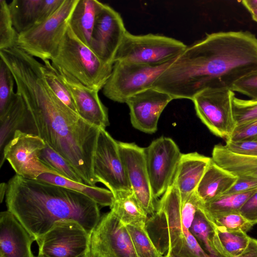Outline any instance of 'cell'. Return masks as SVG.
I'll list each match as a JSON object with an SVG mask.
<instances>
[{
	"label": "cell",
	"instance_id": "1",
	"mask_svg": "<svg viewBox=\"0 0 257 257\" xmlns=\"http://www.w3.org/2000/svg\"><path fill=\"white\" fill-rule=\"evenodd\" d=\"M42 65L27 53L8 64L17 92L27 107L20 130L40 137L71 165L84 184L95 186L98 181L93 158L100 128L87 122L55 96L45 81Z\"/></svg>",
	"mask_w": 257,
	"mask_h": 257
},
{
	"label": "cell",
	"instance_id": "2",
	"mask_svg": "<svg viewBox=\"0 0 257 257\" xmlns=\"http://www.w3.org/2000/svg\"><path fill=\"white\" fill-rule=\"evenodd\" d=\"M257 72V37L249 31L207 34L182 52L153 87L173 99H189L208 87L228 88Z\"/></svg>",
	"mask_w": 257,
	"mask_h": 257
},
{
	"label": "cell",
	"instance_id": "3",
	"mask_svg": "<svg viewBox=\"0 0 257 257\" xmlns=\"http://www.w3.org/2000/svg\"><path fill=\"white\" fill-rule=\"evenodd\" d=\"M6 203L36 240L55 222H78L91 234L101 216L98 205L77 191L17 174L7 183Z\"/></svg>",
	"mask_w": 257,
	"mask_h": 257
},
{
	"label": "cell",
	"instance_id": "4",
	"mask_svg": "<svg viewBox=\"0 0 257 257\" xmlns=\"http://www.w3.org/2000/svg\"><path fill=\"white\" fill-rule=\"evenodd\" d=\"M201 205L195 192L183 199L172 183L148 218L146 228L155 245L164 256L188 251L186 239Z\"/></svg>",
	"mask_w": 257,
	"mask_h": 257
},
{
	"label": "cell",
	"instance_id": "5",
	"mask_svg": "<svg viewBox=\"0 0 257 257\" xmlns=\"http://www.w3.org/2000/svg\"><path fill=\"white\" fill-rule=\"evenodd\" d=\"M51 60L55 68L65 70L86 87L97 91L103 88L113 67L82 43L69 26Z\"/></svg>",
	"mask_w": 257,
	"mask_h": 257
},
{
	"label": "cell",
	"instance_id": "6",
	"mask_svg": "<svg viewBox=\"0 0 257 257\" xmlns=\"http://www.w3.org/2000/svg\"><path fill=\"white\" fill-rule=\"evenodd\" d=\"M187 46L175 39L154 34L136 35L127 31L114 63L123 61L148 65H161L177 58Z\"/></svg>",
	"mask_w": 257,
	"mask_h": 257
},
{
	"label": "cell",
	"instance_id": "7",
	"mask_svg": "<svg viewBox=\"0 0 257 257\" xmlns=\"http://www.w3.org/2000/svg\"><path fill=\"white\" fill-rule=\"evenodd\" d=\"M78 0H64L59 9L41 24L19 34L17 45L31 56L49 60L57 51L68 27L71 14Z\"/></svg>",
	"mask_w": 257,
	"mask_h": 257
},
{
	"label": "cell",
	"instance_id": "8",
	"mask_svg": "<svg viewBox=\"0 0 257 257\" xmlns=\"http://www.w3.org/2000/svg\"><path fill=\"white\" fill-rule=\"evenodd\" d=\"M174 60L158 65L116 61L102 88L103 94L113 101L125 103L130 97L152 88L156 80Z\"/></svg>",
	"mask_w": 257,
	"mask_h": 257
},
{
	"label": "cell",
	"instance_id": "9",
	"mask_svg": "<svg viewBox=\"0 0 257 257\" xmlns=\"http://www.w3.org/2000/svg\"><path fill=\"white\" fill-rule=\"evenodd\" d=\"M235 93L230 88L208 87L192 99L197 116L214 135L227 140L236 127Z\"/></svg>",
	"mask_w": 257,
	"mask_h": 257
},
{
	"label": "cell",
	"instance_id": "10",
	"mask_svg": "<svg viewBox=\"0 0 257 257\" xmlns=\"http://www.w3.org/2000/svg\"><path fill=\"white\" fill-rule=\"evenodd\" d=\"M46 143L37 135L17 130L1 154V167L7 160L16 174L29 179H37L45 173L60 176L40 160Z\"/></svg>",
	"mask_w": 257,
	"mask_h": 257
},
{
	"label": "cell",
	"instance_id": "11",
	"mask_svg": "<svg viewBox=\"0 0 257 257\" xmlns=\"http://www.w3.org/2000/svg\"><path fill=\"white\" fill-rule=\"evenodd\" d=\"M36 241L42 257H82L90 251V234L72 219L56 221Z\"/></svg>",
	"mask_w": 257,
	"mask_h": 257
},
{
	"label": "cell",
	"instance_id": "12",
	"mask_svg": "<svg viewBox=\"0 0 257 257\" xmlns=\"http://www.w3.org/2000/svg\"><path fill=\"white\" fill-rule=\"evenodd\" d=\"M93 173L98 182L113 194L133 192L115 141L104 128H100L93 158Z\"/></svg>",
	"mask_w": 257,
	"mask_h": 257
},
{
	"label": "cell",
	"instance_id": "13",
	"mask_svg": "<svg viewBox=\"0 0 257 257\" xmlns=\"http://www.w3.org/2000/svg\"><path fill=\"white\" fill-rule=\"evenodd\" d=\"M90 251L92 257H138L126 226L111 211L92 230Z\"/></svg>",
	"mask_w": 257,
	"mask_h": 257
},
{
	"label": "cell",
	"instance_id": "14",
	"mask_svg": "<svg viewBox=\"0 0 257 257\" xmlns=\"http://www.w3.org/2000/svg\"><path fill=\"white\" fill-rule=\"evenodd\" d=\"M145 154L152 192L156 199L172 184L182 154L172 139L164 137L145 148Z\"/></svg>",
	"mask_w": 257,
	"mask_h": 257
},
{
	"label": "cell",
	"instance_id": "15",
	"mask_svg": "<svg viewBox=\"0 0 257 257\" xmlns=\"http://www.w3.org/2000/svg\"><path fill=\"white\" fill-rule=\"evenodd\" d=\"M126 30L120 14L102 4L95 19L90 48L105 63L113 65Z\"/></svg>",
	"mask_w": 257,
	"mask_h": 257
},
{
	"label": "cell",
	"instance_id": "16",
	"mask_svg": "<svg viewBox=\"0 0 257 257\" xmlns=\"http://www.w3.org/2000/svg\"><path fill=\"white\" fill-rule=\"evenodd\" d=\"M119 153L132 191L148 215L156 211L157 204L147 171L145 148L134 143L118 142Z\"/></svg>",
	"mask_w": 257,
	"mask_h": 257
},
{
	"label": "cell",
	"instance_id": "17",
	"mask_svg": "<svg viewBox=\"0 0 257 257\" xmlns=\"http://www.w3.org/2000/svg\"><path fill=\"white\" fill-rule=\"evenodd\" d=\"M172 100L169 94L153 87L130 97L125 103L132 125L145 133H155L161 113Z\"/></svg>",
	"mask_w": 257,
	"mask_h": 257
},
{
	"label": "cell",
	"instance_id": "18",
	"mask_svg": "<svg viewBox=\"0 0 257 257\" xmlns=\"http://www.w3.org/2000/svg\"><path fill=\"white\" fill-rule=\"evenodd\" d=\"M56 69L71 93L78 114L89 123L105 129L109 124L108 109L99 98V91L86 87L65 70Z\"/></svg>",
	"mask_w": 257,
	"mask_h": 257
},
{
	"label": "cell",
	"instance_id": "19",
	"mask_svg": "<svg viewBox=\"0 0 257 257\" xmlns=\"http://www.w3.org/2000/svg\"><path fill=\"white\" fill-rule=\"evenodd\" d=\"M35 237L9 210L0 213V257H35Z\"/></svg>",
	"mask_w": 257,
	"mask_h": 257
},
{
	"label": "cell",
	"instance_id": "20",
	"mask_svg": "<svg viewBox=\"0 0 257 257\" xmlns=\"http://www.w3.org/2000/svg\"><path fill=\"white\" fill-rule=\"evenodd\" d=\"M64 0H13L9 7L13 26L18 34L41 24L51 16Z\"/></svg>",
	"mask_w": 257,
	"mask_h": 257
},
{
	"label": "cell",
	"instance_id": "21",
	"mask_svg": "<svg viewBox=\"0 0 257 257\" xmlns=\"http://www.w3.org/2000/svg\"><path fill=\"white\" fill-rule=\"evenodd\" d=\"M211 160L197 152L182 154L172 182L181 199L195 192Z\"/></svg>",
	"mask_w": 257,
	"mask_h": 257
},
{
	"label": "cell",
	"instance_id": "22",
	"mask_svg": "<svg viewBox=\"0 0 257 257\" xmlns=\"http://www.w3.org/2000/svg\"><path fill=\"white\" fill-rule=\"evenodd\" d=\"M237 177L221 168L212 160L207 167L195 191L201 204L224 194L234 184Z\"/></svg>",
	"mask_w": 257,
	"mask_h": 257
},
{
	"label": "cell",
	"instance_id": "23",
	"mask_svg": "<svg viewBox=\"0 0 257 257\" xmlns=\"http://www.w3.org/2000/svg\"><path fill=\"white\" fill-rule=\"evenodd\" d=\"M102 4L97 0H78L69 21L73 34L89 48L96 17Z\"/></svg>",
	"mask_w": 257,
	"mask_h": 257
},
{
	"label": "cell",
	"instance_id": "24",
	"mask_svg": "<svg viewBox=\"0 0 257 257\" xmlns=\"http://www.w3.org/2000/svg\"><path fill=\"white\" fill-rule=\"evenodd\" d=\"M212 161L217 165L237 176L257 177V157L233 153L221 144L214 146Z\"/></svg>",
	"mask_w": 257,
	"mask_h": 257
},
{
	"label": "cell",
	"instance_id": "25",
	"mask_svg": "<svg viewBox=\"0 0 257 257\" xmlns=\"http://www.w3.org/2000/svg\"><path fill=\"white\" fill-rule=\"evenodd\" d=\"M114 200L110 208L125 225L146 224L148 215L141 206L133 192H118L113 194Z\"/></svg>",
	"mask_w": 257,
	"mask_h": 257
},
{
	"label": "cell",
	"instance_id": "26",
	"mask_svg": "<svg viewBox=\"0 0 257 257\" xmlns=\"http://www.w3.org/2000/svg\"><path fill=\"white\" fill-rule=\"evenodd\" d=\"M37 179L79 192L102 206L111 207L114 200L113 193L109 189L73 181L52 173H43Z\"/></svg>",
	"mask_w": 257,
	"mask_h": 257
},
{
	"label": "cell",
	"instance_id": "27",
	"mask_svg": "<svg viewBox=\"0 0 257 257\" xmlns=\"http://www.w3.org/2000/svg\"><path fill=\"white\" fill-rule=\"evenodd\" d=\"M27 114V107L22 97L16 92L8 108L0 115V151L2 153L6 145L15 132L20 130Z\"/></svg>",
	"mask_w": 257,
	"mask_h": 257
},
{
	"label": "cell",
	"instance_id": "28",
	"mask_svg": "<svg viewBox=\"0 0 257 257\" xmlns=\"http://www.w3.org/2000/svg\"><path fill=\"white\" fill-rule=\"evenodd\" d=\"M213 226V244L219 257H236L247 247L251 237L246 233Z\"/></svg>",
	"mask_w": 257,
	"mask_h": 257
},
{
	"label": "cell",
	"instance_id": "29",
	"mask_svg": "<svg viewBox=\"0 0 257 257\" xmlns=\"http://www.w3.org/2000/svg\"><path fill=\"white\" fill-rule=\"evenodd\" d=\"M256 190L242 193L225 194L208 203L201 204L200 207L205 213L210 217L239 211L248 198Z\"/></svg>",
	"mask_w": 257,
	"mask_h": 257
},
{
	"label": "cell",
	"instance_id": "30",
	"mask_svg": "<svg viewBox=\"0 0 257 257\" xmlns=\"http://www.w3.org/2000/svg\"><path fill=\"white\" fill-rule=\"evenodd\" d=\"M190 231L207 254L211 257H219L213 244L214 226L200 206L196 213Z\"/></svg>",
	"mask_w": 257,
	"mask_h": 257
},
{
	"label": "cell",
	"instance_id": "31",
	"mask_svg": "<svg viewBox=\"0 0 257 257\" xmlns=\"http://www.w3.org/2000/svg\"><path fill=\"white\" fill-rule=\"evenodd\" d=\"M43 62L41 69L45 81L50 89L64 104L77 113L71 93L60 78L57 70L52 65L49 60H46Z\"/></svg>",
	"mask_w": 257,
	"mask_h": 257
},
{
	"label": "cell",
	"instance_id": "32",
	"mask_svg": "<svg viewBox=\"0 0 257 257\" xmlns=\"http://www.w3.org/2000/svg\"><path fill=\"white\" fill-rule=\"evenodd\" d=\"M40 159L44 164L59 173L61 177L84 183L71 165L46 143L45 148L41 152Z\"/></svg>",
	"mask_w": 257,
	"mask_h": 257
},
{
	"label": "cell",
	"instance_id": "33",
	"mask_svg": "<svg viewBox=\"0 0 257 257\" xmlns=\"http://www.w3.org/2000/svg\"><path fill=\"white\" fill-rule=\"evenodd\" d=\"M138 257H164L151 239L146 224L126 225Z\"/></svg>",
	"mask_w": 257,
	"mask_h": 257
},
{
	"label": "cell",
	"instance_id": "34",
	"mask_svg": "<svg viewBox=\"0 0 257 257\" xmlns=\"http://www.w3.org/2000/svg\"><path fill=\"white\" fill-rule=\"evenodd\" d=\"M19 34L13 26L9 4L0 0V50L17 45Z\"/></svg>",
	"mask_w": 257,
	"mask_h": 257
},
{
	"label": "cell",
	"instance_id": "35",
	"mask_svg": "<svg viewBox=\"0 0 257 257\" xmlns=\"http://www.w3.org/2000/svg\"><path fill=\"white\" fill-rule=\"evenodd\" d=\"M206 215L213 225L228 231H240L246 233L253 226L239 211L223 213L213 217Z\"/></svg>",
	"mask_w": 257,
	"mask_h": 257
},
{
	"label": "cell",
	"instance_id": "36",
	"mask_svg": "<svg viewBox=\"0 0 257 257\" xmlns=\"http://www.w3.org/2000/svg\"><path fill=\"white\" fill-rule=\"evenodd\" d=\"M14 78L8 66L0 59V115L10 105L15 93L14 92Z\"/></svg>",
	"mask_w": 257,
	"mask_h": 257
},
{
	"label": "cell",
	"instance_id": "37",
	"mask_svg": "<svg viewBox=\"0 0 257 257\" xmlns=\"http://www.w3.org/2000/svg\"><path fill=\"white\" fill-rule=\"evenodd\" d=\"M233 113L236 126L257 120V100L235 97Z\"/></svg>",
	"mask_w": 257,
	"mask_h": 257
},
{
	"label": "cell",
	"instance_id": "38",
	"mask_svg": "<svg viewBox=\"0 0 257 257\" xmlns=\"http://www.w3.org/2000/svg\"><path fill=\"white\" fill-rule=\"evenodd\" d=\"M230 89L234 92L247 96L251 99L257 100V72L237 80Z\"/></svg>",
	"mask_w": 257,
	"mask_h": 257
},
{
	"label": "cell",
	"instance_id": "39",
	"mask_svg": "<svg viewBox=\"0 0 257 257\" xmlns=\"http://www.w3.org/2000/svg\"><path fill=\"white\" fill-rule=\"evenodd\" d=\"M225 147L235 154L257 157V140L226 141Z\"/></svg>",
	"mask_w": 257,
	"mask_h": 257
},
{
	"label": "cell",
	"instance_id": "40",
	"mask_svg": "<svg viewBox=\"0 0 257 257\" xmlns=\"http://www.w3.org/2000/svg\"><path fill=\"white\" fill-rule=\"evenodd\" d=\"M253 140H257V120L237 126L227 140L239 141Z\"/></svg>",
	"mask_w": 257,
	"mask_h": 257
},
{
	"label": "cell",
	"instance_id": "41",
	"mask_svg": "<svg viewBox=\"0 0 257 257\" xmlns=\"http://www.w3.org/2000/svg\"><path fill=\"white\" fill-rule=\"evenodd\" d=\"M256 189L257 177L239 176L237 177L234 184L225 194L245 192Z\"/></svg>",
	"mask_w": 257,
	"mask_h": 257
},
{
	"label": "cell",
	"instance_id": "42",
	"mask_svg": "<svg viewBox=\"0 0 257 257\" xmlns=\"http://www.w3.org/2000/svg\"><path fill=\"white\" fill-rule=\"evenodd\" d=\"M239 212L253 225L257 223V190L248 198Z\"/></svg>",
	"mask_w": 257,
	"mask_h": 257
},
{
	"label": "cell",
	"instance_id": "43",
	"mask_svg": "<svg viewBox=\"0 0 257 257\" xmlns=\"http://www.w3.org/2000/svg\"><path fill=\"white\" fill-rule=\"evenodd\" d=\"M164 257H187L184 256L170 254ZM236 257H257V239L251 238L246 249Z\"/></svg>",
	"mask_w": 257,
	"mask_h": 257
},
{
	"label": "cell",
	"instance_id": "44",
	"mask_svg": "<svg viewBox=\"0 0 257 257\" xmlns=\"http://www.w3.org/2000/svg\"><path fill=\"white\" fill-rule=\"evenodd\" d=\"M241 3L250 13L257 8V0H243Z\"/></svg>",
	"mask_w": 257,
	"mask_h": 257
},
{
	"label": "cell",
	"instance_id": "45",
	"mask_svg": "<svg viewBox=\"0 0 257 257\" xmlns=\"http://www.w3.org/2000/svg\"><path fill=\"white\" fill-rule=\"evenodd\" d=\"M7 189V183H2L0 185V201L2 203L4 196H6Z\"/></svg>",
	"mask_w": 257,
	"mask_h": 257
},
{
	"label": "cell",
	"instance_id": "46",
	"mask_svg": "<svg viewBox=\"0 0 257 257\" xmlns=\"http://www.w3.org/2000/svg\"><path fill=\"white\" fill-rule=\"evenodd\" d=\"M251 16L257 17V8L250 13Z\"/></svg>",
	"mask_w": 257,
	"mask_h": 257
},
{
	"label": "cell",
	"instance_id": "47",
	"mask_svg": "<svg viewBox=\"0 0 257 257\" xmlns=\"http://www.w3.org/2000/svg\"><path fill=\"white\" fill-rule=\"evenodd\" d=\"M37 257H42L39 255H38V256ZM82 257H92L91 254V252H90V251L88 252L86 254L84 255V256H82Z\"/></svg>",
	"mask_w": 257,
	"mask_h": 257
},
{
	"label": "cell",
	"instance_id": "48",
	"mask_svg": "<svg viewBox=\"0 0 257 257\" xmlns=\"http://www.w3.org/2000/svg\"><path fill=\"white\" fill-rule=\"evenodd\" d=\"M251 17H252V19H253V20L257 23V17H255V16H251Z\"/></svg>",
	"mask_w": 257,
	"mask_h": 257
}]
</instances>
